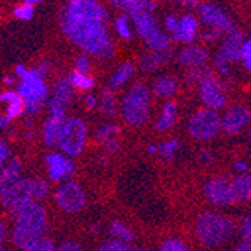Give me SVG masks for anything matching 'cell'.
Returning a JSON list of instances; mask_svg holds the SVG:
<instances>
[{
    "label": "cell",
    "instance_id": "cell-1",
    "mask_svg": "<svg viewBox=\"0 0 251 251\" xmlns=\"http://www.w3.org/2000/svg\"><path fill=\"white\" fill-rule=\"evenodd\" d=\"M107 21L105 8L95 0H71L60 14V26L66 38L87 53L102 59L115 53Z\"/></svg>",
    "mask_w": 251,
    "mask_h": 251
},
{
    "label": "cell",
    "instance_id": "cell-2",
    "mask_svg": "<svg viewBox=\"0 0 251 251\" xmlns=\"http://www.w3.org/2000/svg\"><path fill=\"white\" fill-rule=\"evenodd\" d=\"M15 227L12 241L17 247L27 250L47 236V214L38 201H29L14 212Z\"/></svg>",
    "mask_w": 251,
    "mask_h": 251
},
{
    "label": "cell",
    "instance_id": "cell-3",
    "mask_svg": "<svg viewBox=\"0 0 251 251\" xmlns=\"http://www.w3.org/2000/svg\"><path fill=\"white\" fill-rule=\"evenodd\" d=\"M0 200L12 212L32 201L30 179L23 177L21 164L12 159L0 172Z\"/></svg>",
    "mask_w": 251,
    "mask_h": 251
},
{
    "label": "cell",
    "instance_id": "cell-4",
    "mask_svg": "<svg viewBox=\"0 0 251 251\" xmlns=\"http://www.w3.org/2000/svg\"><path fill=\"white\" fill-rule=\"evenodd\" d=\"M197 236L208 247H218L229 241L235 233V223L226 215L206 211L197 220Z\"/></svg>",
    "mask_w": 251,
    "mask_h": 251
},
{
    "label": "cell",
    "instance_id": "cell-5",
    "mask_svg": "<svg viewBox=\"0 0 251 251\" xmlns=\"http://www.w3.org/2000/svg\"><path fill=\"white\" fill-rule=\"evenodd\" d=\"M151 97L145 84H134L122 100L121 110L125 121L132 126L143 125L149 118Z\"/></svg>",
    "mask_w": 251,
    "mask_h": 251
},
{
    "label": "cell",
    "instance_id": "cell-6",
    "mask_svg": "<svg viewBox=\"0 0 251 251\" xmlns=\"http://www.w3.org/2000/svg\"><path fill=\"white\" fill-rule=\"evenodd\" d=\"M20 80L21 81L17 94L25 102V111H27L29 115H36L49 95V89L47 84L44 83V77H41L35 70H26Z\"/></svg>",
    "mask_w": 251,
    "mask_h": 251
},
{
    "label": "cell",
    "instance_id": "cell-7",
    "mask_svg": "<svg viewBox=\"0 0 251 251\" xmlns=\"http://www.w3.org/2000/svg\"><path fill=\"white\" fill-rule=\"evenodd\" d=\"M87 129L81 119L66 118L60 126L56 146L68 156H78L86 145Z\"/></svg>",
    "mask_w": 251,
    "mask_h": 251
},
{
    "label": "cell",
    "instance_id": "cell-8",
    "mask_svg": "<svg viewBox=\"0 0 251 251\" xmlns=\"http://www.w3.org/2000/svg\"><path fill=\"white\" fill-rule=\"evenodd\" d=\"M188 129L194 139L211 140L221 129V118L215 110L201 108L191 116Z\"/></svg>",
    "mask_w": 251,
    "mask_h": 251
},
{
    "label": "cell",
    "instance_id": "cell-9",
    "mask_svg": "<svg viewBox=\"0 0 251 251\" xmlns=\"http://www.w3.org/2000/svg\"><path fill=\"white\" fill-rule=\"evenodd\" d=\"M199 14H200L201 21L208 27H211V30H215L218 33H223V32L232 33L236 30L235 23L229 17V14L215 3H203L199 8Z\"/></svg>",
    "mask_w": 251,
    "mask_h": 251
},
{
    "label": "cell",
    "instance_id": "cell-10",
    "mask_svg": "<svg viewBox=\"0 0 251 251\" xmlns=\"http://www.w3.org/2000/svg\"><path fill=\"white\" fill-rule=\"evenodd\" d=\"M56 203L62 211L75 214L84 208L86 194L75 182H65L56 191Z\"/></svg>",
    "mask_w": 251,
    "mask_h": 251
},
{
    "label": "cell",
    "instance_id": "cell-11",
    "mask_svg": "<svg viewBox=\"0 0 251 251\" xmlns=\"http://www.w3.org/2000/svg\"><path fill=\"white\" fill-rule=\"evenodd\" d=\"M204 196L217 206H229L238 201L232 180L227 177H212L208 180V184L204 185Z\"/></svg>",
    "mask_w": 251,
    "mask_h": 251
},
{
    "label": "cell",
    "instance_id": "cell-12",
    "mask_svg": "<svg viewBox=\"0 0 251 251\" xmlns=\"http://www.w3.org/2000/svg\"><path fill=\"white\" fill-rule=\"evenodd\" d=\"M47 163V172L51 180L63 182L68 180L75 172V166L70 158L59 152H51L45 158Z\"/></svg>",
    "mask_w": 251,
    "mask_h": 251
},
{
    "label": "cell",
    "instance_id": "cell-13",
    "mask_svg": "<svg viewBox=\"0 0 251 251\" xmlns=\"http://www.w3.org/2000/svg\"><path fill=\"white\" fill-rule=\"evenodd\" d=\"M200 98L204 105H208L206 108L211 110H220L226 105V95L223 94V90L220 89L218 81L212 75H204L200 80Z\"/></svg>",
    "mask_w": 251,
    "mask_h": 251
},
{
    "label": "cell",
    "instance_id": "cell-14",
    "mask_svg": "<svg viewBox=\"0 0 251 251\" xmlns=\"http://www.w3.org/2000/svg\"><path fill=\"white\" fill-rule=\"evenodd\" d=\"M73 100V86L68 80H60L54 87V95L50 101V118L66 119V108Z\"/></svg>",
    "mask_w": 251,
    "mask_h": 251
},
{
    "label": "cell",
    "instance_id": "cell-15",
    "mask_svg": "<svg viewBox=\"0 0 251 251\" xmlns=\"http://www.w3.org/2000/svg\"><path fill=\"white\" fill-rule=\"evenodd\" d=\"M242 44H244V35L238 29L227 35V38L224 39L221 49L217 54L215 65L223 66V65H227L230 62L239 60V51H241Z\"/></svg>",
    "mask_w": 251,
    "mask_h": 251
},
{
    "label": "cell",
    "instance_id": "cell-16",
    "mask_svg": "<svg viewBox=\"0 0 251 251\" xmlns=\"http://www.w3.org/2000/svg\"><path fill=\"white\" fill-rule=\"evenodd\" d=\"M250 121V113L242 105H235L226 111V115L221 119V128L227 134L239 132Z\"/></svg>",
    "mask_w": 251,
    "mask_h": 251
},
{
    "label": "cell",
    "instance_id": "cell-17",
    "mask_svg": "<svg viewBox=\"0 0 251 251\" xmlns=\"http://www.w3.org/2000/svg\"><path fill=\"white\" fill-rule=\"evenodd\" d=\"M199 35V20L193 14H185L177 21V27L172 33V38L177 42L191 44Z\"/></svg>",
    "mask_w": 251,
    "mask_h": 251
},
{
    "label": "cell",
    "instance_id": "cell-18",
    "mask_svg": "<svg viewBox=\"0 0 251 251\" xmlns=\"http://www.w3.org/2000/svg\"><path fill=\"white\" fill-rule=\"evenodd\" d=\"M208 57H209V53L204 49L197 47V45H188V47H184L179 51L177 62L185 66L199 68L208 60Z\"/></svg>",
    "mask_w": 251,
    "mask_h": 251
},
{
    "label": "cell",
    "instance_id": "cell-19",
    "mask_svg": "<svg viewBox=\"0 0 251 251\" xmlns=\"http://www.w3.org/2000/svg\"><path fill=\"white\" fill-rule=\"evenodd\" d=\"M0 102H6V115L5 118L8 121H12L18 118L23 111H25V102H23L21 97L15 92V90H6V92L0 94Z\"/></svg>",
    "mask_w": 251,
    "mask_h": 251
},
{
    "label": "cell",
    "instance_id": "cell-20",
    "mask_svg": "<svg viewBox=\"0 0 251 251\" xmlns=\"http://www.w3.org/2000/svg\"><path fill=\"white\" fill-rule=\"evenodd\" d=\"M176 87H177V81L175 77L172 75H163L159 77L155 83H153V94L159 98H170L175 95L176 92Z\"/></svg>",
    "mask_w": 251,
    "mask_h": 251
},
{
    "label": "cell",
    "instance_id": "cell-21",
    "mask_svg": "<svg viewBox=\"0 0 251 251\" xmlns=\"http://www.w3.org/2000/svg\"><path fill=\"white\" fill-rule=\"evenodd\" d=\"M176 118H177V107L173 101H167L163 107V111H161V118L158 119L156 122V129L158 131H167L170 129L175 122H176Z\"/></svg>",
    "mask_w": 251,
    "mask_h": 251
},
{
    "label": "cell",
    "instance_id": "cell-22",
    "mask_svg": "<svg viewBox=\"0 0 251 251\" xmlns=\"http://www.w3.org/2000/svg\"><path fill=\"white\" fill-rule=\"evenodd\" d=\"M233 191L238 201H250L251 196V180L248 175H239L232 180Z\"/></svg>",
    "mask_w": 251,
    "mask_h": 251
},
{
    "label": "cell",
    "instance_id": "cell-23",
    "mask_svg": "<svg viewBox=\"0 0 251 251\" xmlns=\"http://www.w3.org/2000/svg\"><path fill=\"white\" fill-rule=\"evenodd\" d=\"M65 119H57V118H49L47 122L44 124V140L49 146H56V140L60 131V126Z\"/></svg>",
    "mask_w": 251,
    "mask_h": 251
},
{
    "label": "cell",
    "instance_id": "cell-24",
    "mask_svg": "<svg viewBox=\"0 0 251 251\" xmlns=\"http://www.w3.org/2000/svg\"><path fill=\"white\" fill-rule=\"evenodd\" d=\"M134 74V65L129 63V62H125L122 63L118 70L115 71V74L111 75L110 78V86L111 87H121L124 86Z\"/></svg>",
    "mask_w": 251,
    "mask_h": 251
},
{
    "label": "cell",
    "instance_id": "cell-25",
    "mask_svg": "<svg viewBox=\"0 0 251 251\" xmlns=\"http://www.w3.org/2000/svg\"><path fill=\"white\" fill-rule=\"evenodd\" d=\"M108 232H110V235H111L113 238H115V239L122 241V242H126V244H129L131 241L135 239L134 232H132L131 229H128V227H126L124 223H121V221L111 223Z\"/></svg>",
    "mask_w": 251,
    "mask_h": 251
},
{
    "label": "cell",
    "instance_id": "cell-26",
    "mask_svg": "<svg viewBox=\"0 0 251 251\" xmlns=\"http://www.w3.org/2000/svg\"><path fill=\"white\" fill-rule=\"evenodd\" d=\"M163 62H164L163 53H155V51L148 53V54H145L143 59H142V70H143L145 73L155 71L156 68H159V66L163 65Z\"/></svg>",
    "mask_w": 251,
    "mask_h": 251
},
{
    "label": "cell",
    "instance_id": "cell-27",
    "mask_svg": "<svg viewBox=\"0 0 251 251\" xmlns=\"http://www.w3.org/2000/svg\"><path fill=\"white\" fill-rule=\"evenodd\" d=\"M68 81H70V84L73 87H77L80 90H89L90 87L94 86V78L89 77L86 74H80L77 71H73L70 78H68Z\"/></svg>",
    "mask_w": 251,
    "mask_h": 251
},
{
    "label": "cell",
    "instance_id": "cell-28",
    "mask_svg": "<svg viewBox=\"0 0 251 251\" xmlns=\"http://www.w3.org/2000/svg\"><path fill=\"white\" fill-rule=\"evenodd\" d=\"M30 193H32V200L39 201L44 200L49 196V185L47 182L42 179H32L30 180Z\"/></svg>",
    "mask_w": 251,
    "mask_h": 251
},
{
    "label": "cell",
    "instance_id": "cell-29",
    "mask_svg": "<svg viewBox=\"0 0 251 251\" xmlns=\"http://www.w3.org/2000/svg\"><path fill=\"white\" fill-rule=\"evenodd\" d=\"M115 29L122 38H125V39L132 38V30H131V26H129V17L128 15L124 14V15H119L115 20Z\"/></svg>",
    "mask_w": 251,
    "mask_h": 251
},
{
    "label": "cell",
    "instance_id": "cell-30",
    "mask_svg": "<svg viewBox=\"0 0 251 251\" xmlns=\"http://www.w3.org/2000/svg\"><path fill=\"white\" fill-rule=\"evenodd\" d=\"M101 110L105 113L108 116H113L116 113V101H115V97L110 92L108 89H105L102 92V97H101Z\"/></svg>",
    "mask_w": 251,
    "mask_h": 251
},
{
    "label": "cell",
    "instance_id": "cell-31",
    "mask_svg": "<svg viewBox=\"0 0 251 251\" xmlns=\"http://www.w3.org/2000/svg\"><path fill=\"white\" fill-rule=\"evenodd\" d=\"M116 134H119V126L111 125V124L102 125V126H100L98 131H97V140L101 142V143H105V142L110 140V139H115V135H116Z\"/></svg>",
    "mask_w": 251,
    "mask_h": 251
},
{
    "label": "cell",
    "instance_id": "cell-32",
    "mask_svg": "<svg viewBox=\"0 0 251 251\" xmlns=\"http://www.w3.org/2000/svg\"><path fill=\"white\" fill-rule=\"evenodd\" d=\"M98 251H134V250L126 242H122V241H118V239H110V241L104 242L98 248Z\"/></svg>",
    "mask_w": 251,
    "mask_h": 251
},
{
    "label": "cell",
    "instance_id": "cell-33",
    "mask_svg": "<svg viewBox=\"0 0 251 251\" xmlns=\"http://www.w3.org/2000/svg\"><path fill=\"white\" fill-rule=\"evenodd\" d=\"M179 149V142L177 140H167L164 143H161L158 146V152L161 156L167 158V159H172L175 156V153L177 152Z\"/></svg>",
    "mask_w": 251,
    "mask_h": 251
},
{
    "label": "cell",
    "instance_id": "cell-34",
    "mask_svg": "<svg viewBox=\"0 0 251 251\" xmlns=\"http://www.w3.org/2000/svg\"><path fill=\"white\" fill-rule=\"evenodd\" d=\"M161 251H188L187 245L182 242L180 239L177 238H170L167 239L163 247H161Z\"/></svg>",
    "mask_w": 251,
    "mask_h": 251
},
{
    "label": "cell",
    "instance_id": "cell-35",
    "mask_svg": "<svg viewBox=\"0 0 251 251\" xmlns=\"http://www.w3.org/2000/svg\"><path fill=\"white\" fill-rule=\"evenodd\" d=\"M26 251H56L54 242L50 238H42L41 241H38L35 245H32L30 248H27Z\"/></svg>",
    "mask_w": 251,
    "mask_h": 251
},
{
    "label": "cell",
    "instance_id": "cell-36",
    "mask_svg": "<svg viewBox=\"0 0 251 251\" xmlns=\"http://www.w3.org/2000/svg\"><path fill=\"white\" fill-rule=\"evenodd\" d=\"M239 59L245 63V68L250 71L251 70V42L248 39L244 41L241 51H239Z\"/></svg>",
    "mask_w": 251,
    "mask_h": 251
},
{
    "label": "cell",
    "instance_id": "cell-37",
    "mask_svg": "<svg viewBox=\"0 0 251 251\" xmlns=\"http://www.w3.org/2000/svg\"><path fill=\"white\" fill-rule=\"evenodd\" d=\"M33 12H35V8L29 6V5H20L14 9V15L20 20H25V21H29L32 17H33Z\"/></svg>",
    "mask_w": 251,
    "mask_h": 251
},
{
    "label": "cell",
    "instance_id": "cell-38",
    "mask_svg": "<svg viewBox=\"0 0 251 251\" xmlns=\"http://www.w3.org/2000/svg\"><path fill=\"white\" fill-rule=\"evenodd\" d=\"M75 66H77V70H75L77 73L89 75L90 63H89V59H87V56H80V57H78V60L75 62Z\"/></svg>",
    "mask_w": 251,
    "mask_h": 251
},
{
    "label": "cell",
    "instance_id": "cell-39",
    "mask_svg": "<svg viewBox=\"0 0 251 251\" xmlns=\"http://www.w3.org/2000/svg\"><path fill=\"white\" fill-rule=\"evenodd\" d=\"M241 235H242V239H250V235H251V220H250V215H247V217L242 220V224H241Z\"/></svg>",
    "mask_w": 251,
    "mask_h": 251
},
{
    "label": "cell",
    "instance_id": "cell-40",
    "mask_svg": "<svg viewBox=\"0 0 251 251\" xmlns=\"http://www.w3.org/2000/svg\"><path fill=\"white\" fill-rule=\"evenodd\" d=\"M57 251H84L77 242H73V241H66V242H63L60 247H59V250Z\"/></svg>",
    "mask_w": 251,
    "mask_h": 251
},
{
    "label": "cell",
    "instance_id": "cell-41",
    "mask_svg": "<svg viewBox=\"0 0 251 251\" xmlns=\"http://www.w3.org/2000/svg\"><path fill=\"white\" fill-rule=\"evenodd\" d=\"M177 21H179V18L175 17V15H167V17H166V29H167L170 33H173V32L176 30V27H177Z\"/></svg>",
    "mask_w": 251,
    "mask_h": 251
},
{
    "label": "cell",
    "instance_id": "cell-42",
    "mask_svg": "<svg viewBox=\"0 0 251 251\" xmlns=\"http://www.w3.org/2000/svg\"><path fill=\"white\" fill-rule=\"evenodd\" d=\"M8 156H9V149H8V146L2 140H0V167L5 166Z\"/></svg>",
    "mask_w": 251,
    "mask_h": 251
},
{
    "label": "cell",
    "instance_id": "cell-43",
    "mask_svg": "<svg viewBox=\"0 0 251 251\" xmlns=\"http://www.w3.org/2000/svg\"><path fill=\"white\" fill-rule=\"evenodd\" d=\"M113 5H115L116 8H119V9L129 11L131 6L134 5V0H115V2H113Z\"/></svg>",
    "mask_w": 251,
    "mask_h": 251
},
{
    "label": "cell",
    "instance_id": "cell-44",
    "mask_svg": "<svg viewBox=\"0 0 251 251\" xmlns=\"http://www.w3.org/2000/svg\"><path fill=\"white\" fill-rule=\"evenodd\" d=\"M104 145H105V149H107L108 152H111V153H113V152H116V151L119 149V143H118L115 139H110V140H107Z\"/></svg>",
    "mask_w": 251,
    "mask_h": 251
},
{
    "label": "cell",
    "instance_id": "cell-45",
    "mask_svg": "<svg viewBox=\"0 0 251 251\" xmlns=\"http://www.w3.org/2000/svg\"><path fill=\"white\" fill-rule=\"evenodd\" d=\"M235 251H251L250 239H242V241L238 244V247H236V250H235Z\"/></svg>",
    "mask_w": 251,
    "mask_h": 251
},
{
    "label": "cell",
    "instance_id": "cell-46",
    "mask_svg": "<svg viewBox=\"0 0 251 251\" xmlns=\"http://www.w3.org/2000/svg\"><path fill=\"white\" fill-rule=\"evenodd\" d=\"M84 102H86V105H87L89 108H95V107H97V98H95L94 95H87V97L84 98Z\"/></svg>",
    "mask_w": 251,
    "mask_h": 251
},
{
    "label": "cell",
    "instance_id": "cell-47",
    "mask_svg": "<svg viewBox=\"0 0 251 251\" xmlns=\"http://www.w3.org/2000/svg\"><path fill=\"white\" fill-rule=\"evenodd\" d=\"M235 169L238 170V172H242V175H244V172H247V169H248V166L244 163V161H238L236 164H235Z\"/></svg>",
    "mask_w": 251,
    "mask_h": 251
},
{
    "label": "cell",
    "instance_id": "cell-48",
    "mask_svg": "<svg viewBox=\"0 0 251 251\" xmlns=\"http://www.w3.org/2000/svg\"><path fill=\"white\" fill-rule=\"evenodd\" d=\"M5 238H6V230H5V226L2 224V221H0V245L3 244Z\"/></svg>",
    "mask_w": 251,
    "mask_h": 251
},
{
    "label": "cell",
    "instance_id": "cell-49",
    "mask_svg": "<svg viewBox=\"0 0 251 251\" xmlns=\"http://www.w3.org/2000/svg\"><path fill=\"white\" fill-rule=\"evenodd\" d=\"M201 159H203V161H212V153L208 152V151H203L201 152Z\"/></svg>",
    "mask_w": 251,
    "mask_h": 251
},
{
    "label": "cell",
    "instance_id": "cell-50",
    "mask_svg": "<svg viewBox=\"0 0 251 251\" xmlns=\"http://www.w3.org/2000/svg\"><path fill=\"white\" fill-rule=\"evenodd\" d=\"M9 124V121L5 118V115H2V113H0V129H2V128H5L6 125Z\"/></svg>",
    "mask_w": 251,
    "mask_h": 251
},
{
    "label": "cell",
    "instance_id": "cell-51",
    "mask_svg": "<svg viewBox=\"0 0 251 251\" xmlns=\"http://www.w3.org/2000/svg\"><path fill=\"white\" fill-rule=\"evenodd\" d=\"M23 3H25V5H29V6H35V5H38L39 3V0H25V2H23Z\"/></svg>",
    "mask_w": 251,
    "mask_h": 251
},
{
    "label": "cell",
    "instance_id": "cell-52",
    "mask_svg": "<svg viewBox=\"0 0 251 251\" xmlns=\"http://www.w3.org/2000/svg\"><path fill=\"white\" fill-rule=\"evenodd\" d=\"M148 152H149V153H156V152H158V146L151 145V146L148 148Z\"/></svg>",
    "mask_w": 251,
    "mask_h": 251
},
{
    "label": "cell",
    "instance_id": "cell-53",
    "mask_svg": "<svg viewBox=\"0 0 251 251\" xmlns=\"http://www.w3.org/2000/svg\"><path fill=\"white\" fill-rule=\"evenodd\" d=\"M218 68H220V73L224 74V75L229 73V70H227V65H223V66H218Z\"/></svg>",
    "mask_w": 251,
    "mask_h": 251
},
{
    "label": "cell",
    "instance_id": "cell-54",
    "mask_svg": "<svg viewBox=\"0 0 251 251\" xmlns=\"http://www.w3.org/2000/svg\"><path fill=\"white\" fill-rule=\"evenodd\" d=\"M14 77H6V83H14Z\"/></svg>",
    "mask_w": 251,
    "mask_h": 251
},
{
    "label": "cell",
    "instance_id": "cell-55",
    "mask_svg": "<svg viewBox=\"0 0 251 251\" xmlns=\"http://www.w3.org/2000/svg\"><path fill=\"white\" fill-rule=\"evenodd\" d=\"M135 251H149L148 248H139V250H135Z\"/></svg>",
    "mask_w": 251,
    "mask_h": 251
},
{
    "label": "cell",
    "instance_id": "cell-56",
    "mask_svg": "<svg viewBox=\"0 0 251 251\" xmlns=\"http://www.w3.org/2000/svg\"><path fill=\"white\" fill-rule=\"evenodd\" d=\"M0 251H6L5 248H2V247H0Z\"/></svg>",
    "mask_w": 251,
    "mask_h": 251
}]
</instances>
